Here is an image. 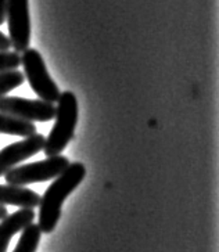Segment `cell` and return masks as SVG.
Wrapping results in <instances>:
<instances>
[{
  "label": "cell",
  "instance_id": "cell-10",
  "mask_svg": "<svg viewBox=\"0 0 219 252\" xmlns=\"http://www.w3.org/2000/svg\"><path fill=\"white\" fill-rule=\"evenodd\" d=\"M0 133L28 137L31 134L36 133V126L34 122H27L0 112Z\"/></svg>",
  "mask_w": 219,
  "mask_h": 252
},
{
  "label": "cell",
  "instance_id": "cell-8",
  "mask_svg": "<svg viewBox=\"0 0 219 252\" xmlns=\"http://www.w3.org/2000/svg\"><path fill=\"white\" fill-rule=\"evenodd\" d=\"M35 211L34 209H25L22 208L11 215H7L0 222V252H7V247L17 233H20L34 223L35 219Z\"/></svg>",
  "mask_w": 219,
  "mask_h": 252
},
{
  "label": "cell",
  "instance_id": "cell-4",
  "mask_svg": "<svg viewBox=\"0 0 219 252\" xmlns=\"http://www.w3.org/2000/svg\"><path fill=\"white\" fill-rule=\"evenodd\" d=\"M20 57L21 65L24 67V76L28 79L30 86L39 96V98L53 104L59 101L61 92L47 72L40 53L36 49H27L25 52H22V56Z\"/></svg>",
  "mask_w": 219,
  "mask_h": 252
},
{
  "label": "cell",
  "instance_id": "cell-7",
  "mask_svg": "<svg viewBox=\"0 0 219 252\" xmlns=\"http://www.w3.org/2000/svg\"><path fill=\"white\" fill-rule=\"evenodd\" d=\"M46 137L40 133H34L25 137L24 140L13 143L0 151V178L11 168L18 163L36 156L40 150H43Z\"/></svg>",
  "mask_w": 219,
  "mask_h": 252
},
{
  "label": "cell",
  "instance_id": "cell-9",
  "mask_svg": "<svg viewBox=\"0 0 219 252\" xmlns=\"http://www.w3.org/2000/svg\"><path fill=\"white\" fill-rule=\"evenodd\" d=\"M40 195L34 190L22 186L0 185V205H14V207L34 209L39 207Z\"/></svg>",
  "mask_w": 219,
  "mask_h": 252
},
{
  "label": "cell",
  "instance_id": "cell-3",
  "mask_svg": "<svg viewBox=\"0 0 219 252\" xmlns=\"http://www.w3.org/2000/svg\"><path fill=\"white\" fill-rule=\"evenodd\" d=\"M70 165L68 158L64 156L47 157L43 161L18 165L4 173L7 185L25 186L39 182H47L56 179Z\"/></svg>",
  "mask_w": 219,
  "mask_h": 252
},
{
  "label": "cell",
  "instance_id": "cell-13",
  "mask_svg": "<svg viewBox=\"0 0 219 252\" xmlns=\"http://www.w3.org/2000/svg\"><path fill=\"white\" fill-rule=\"evenodd\" d=\"M21 65V57L15 52H0V72L17 69Z\"/></svg>",
  "mask_w": 219,
  "mask_h": 252
},
{
  "label": "cell",
  "instance_id": "cell-1",
  "mask_svg": "<svg viewBox=\"0 0 219 252\" xmlns=\"http://www.w3.org/2000/svg\"><path fill=\"white\" fill-rule=\"evenodd\" d=\"M86 176V168L82 162L70 163L53 180L39 201V229L49 234L54 231L61 216V208L66 198L82 183Z\"/></svg>",
  "mask_w": 219,
  "mask_h": 252
},
{
  "label": "cell",
  "instance_id": "cell-5",
  "mask_svg": "<svg viewBox=\"0 0 219 252\" xmlns=\"http://www.w3.org/2000/svg\"><path fill=\"white\" fill-rule=\"evenodd\" d=\"M0 112L27 122H49L56 117V107L43 100H31L24 97H0Z\"/></svg>",
  "mask_w": 219,
  "mask_h": 252
},
{
  "label": "cell",
  "instance_id": "cell-11",
  "mask_svg": "<svg viewBox=\"0 0 219 252\" xmlns=\"http://www.w3.org/2000/svg\"><path fill=\"white\" fill-rule=\"evenodd\" d=\"M40 236H42V231L39 229V226L35 223H31L30 226H27L22 230L21 237L18 240L13 252H36L37 245L40 243Z\"/></svg>",
  "mask_w": 219,
  "mask_h": 252
},
{
  "label": "cell",
  "instance_id": "cell-15",
  "mask_svg": "<svg viewBox=\"0 0 219 252\" xmlns=\"http://www.w3.org/2000/svg\"><path fill=\"white\" fill-rule=\"evenodd\" d=\"M6 4L7 0H0V25L6 21Z\"/></svg>",
  "mask_w": 219,
  "mask_h": 252
},
{
  "label": "cell",
  "instance_id": "cell-14",
  "mask_svg": "<svg viewBox=\"0 0 219 252\" xmlns=\"http://www.w3.org/2000/svg\"><path fill=\"white\" fill-rule=\"evenodd\" d=\"M10 47H11L10 39L0 31V52H10Z\"/></svg>",
  "mask_w": 219,
  "mask_h": 252
},
{
  "label": "cell",
  "instance_id": "cell-16",
  "mask_svg": "<svg viewBox=\"0 0 219 252\" xmlns=\"http://www.w3.org/2000/svg\"><path fill=\"white\" fill-rule=\"evenodd\" d=\"M6 216H7V208L4 207V205H0V220L4 219Z\"/></svg>",
  "mask_w": 219,
  "mask_h": 252
},
{
  "label": "cell",
  "instance_id": "cell-12",
  "mask_svg": "<svg viewBox=\"0 0 219 252\" xmlns=\"http://www.w3.org/2000/svg\"><path fill=\"white\" fill-rule=\"evenodd\" d=\"M25 81L24 72L18 69H10L0 72V97L7 96L8 92L17 89Z\"/></svg>",
  "mask_w": 219,
  "mask_h": 252
},
{
  "label": "cell",
  "instance_id": "cell-6",
  "mask_svg": "<svg viewBox=\"0 0 219 252\" xmlns=\"http://www.w3.org/2000/svg\"><path fill=\"white\" fill-rule=\"evenodd\" d=\"M6 18L8 25V39L15 53L30 49L31 17L28 0H7Z\"/></svg>",
  "mask_w": 219,
  "mask_h": 252
},
{
  "label": "cell",
  "instance_id": "cell-2",
  "mask_svg": "<svg viewBox=\"0 0 219 252\" xmlns=\"http://www.w3.org/2000/svg\"><path fill=\"white\" fill-rule=\"evenodd\" d=\"M78 100L73 92L60 94L59 105L56 107V122L51 127L49 137L44 141L43 151L47 157L60 156L73 137L78 124Z\"/></svg>",
  "mask_w": 219,
  "mask_h": 252
}]
</instances>
